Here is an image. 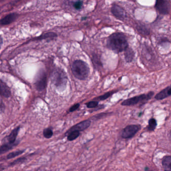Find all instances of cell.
<instances>
[{
	"instance_id": "cell-17",
	"label": "cell",
	"mask_w": 171,
	"mask_h": 171,
	"mask_svg": "<svg viewBox=\"0 0 171 171\" xmlns=\"http://www.w3.org/2000/svg\"><path fill=\"white\" fill-rule=\"evenodd\" d=\"M137 30L141 34L144 35H147L150 33V30L149 29L147 28L146 25L144 24H138L137 27Z\"/></svg>"
},
{
	"instance_id": "cell-8",
	"label": "cell",
	"mask_w": 171,
	"mask_h": 171,
	"mask_svg": "<svg viewBox=\"0 0 171 171\" xmlns=\"http://www.w3.org/2000/svg\"><path fill=\"white\" fill-rule=\"evenodd\" d=\"M113 15L118 19L123 21L127 17V13L122 8L116 4L113 5L111 9Z\"/></svg>"
},
{
	"instance_id": "cell-7",
	"label": "cell",
	"mask_w": 171,
	"mask_h": 171,
	"mask_svg": "<svg viewBox=\"0 0 171 171\" xmlns=\"http://www.w3.org/2000/svg\"><path fill=\"white\" fill-rule=\"evenodd\" d=\"M155 8L160 14L167 15L171 9V4L169 0H156Z\"/></svg>"
},
{
	"instance_id": "cell-26",
	"label": "cell",
	"mask_w": 171,
	"mask_h": 171,
	"mask_svg": "<svg viewBox=\"0 0 171 171\" xmlns=\"http://www.w3.org/2000/svg\"><path fill=\"white\" fill-rule=\"evenodd\" d=\"M82 2L81 1H77L73 4V7L76 10H80L82 7Z\"/></svg>"
},
{
	"instance_id": "cell-11",
	"label": "cell",
	"mask_w": 171,
	"mask_h": 171,
	"mask_svg": "<svg viewBox=\"0 0 171 171\" xmlns=\"http://www.w3.org/2000/svg\"><path fill=\"white\" fill-rule=\"evenodd\" d=\"M171 95V85L162 90L156 95L155 98L157 100H162Z\"/></svg>"
},
{
	"instance_id": "cell-2",
	"label": "cell",
	"mask_w": 171,
	"mask_h": 171,
	"mask_svg": "<svg viewBox=\"0 0 171 171\" xmlns=\"http://www.w3.org/2000/svg\"><path fill=\"white\" fill-rule=\"evenodd\" d=\"M72 72L75 78L84 80L88 78L90 72L88 64L84 61L77 60L73 62L71 67Z\"/></svg>"
},
{
	"instance_id": "cell-27",
	"label": "cell",
	"mask_w": 171,
	"mask_h": 171,
	"mask_svg": "<svg viewBox=\"0 0 171 171\" xmlns=\"http://www.w3.org/2000/svg\"><path fill=\"white\" fill-rule=\"evenodd\" d=\"M80 107V104H76L72 106L71 107H70L69 109V112H73L74 111H76V109H78L79 107Z\"/></svg>"
},
{
	"instance_id": "cell-18",
	"label": "cell",
	"mask_w": 171,
	"mask_h": 171,
	"mask_svg": "<svg viewBox=\"0 0 171 171\" xmlns=\"http://www.w3.org/2000/svg\"><path fill=\"white\" fill-rule=\"evenodd\" d=\"M157 121L155 118H151L149 121V124L147 126V130L149 131H153L155 130L157 127Z\"/></svg>"
},
{
	"instance_id": "cell-6",
	"label": "cell",
	"mask_w": 171,
	"mask_h": 171,
	"mask_svg": "<svg viewBox=\"0 0 171 171\" xmlns=\"http://www.w3.org/2000/svg\"><path fill=\"white\" fill-rule=\"evenodd\" d=\"M140 125H128L123 128L121 132V137L123 139H130L134 137L135 134L141 130Z\"/></svg>"
},
{
	"instance_id": "cell-23",
	"label": "cell",
	"mask_w": 171,
	"mask_h": 171,
	"mask_svg": "<svg viewBox=\"0 0 171 171\" xmlns=\"http://www.w3.org/2000/svg\"><path fill=\"white\" fill-rule=\"evenodd\" d=\"M53 134V131L51 128H45L43 130V135L46 139H50L52 137Z\"/></svg>"
},
{
	"instance_id": "cell-5",
	"label": "cell",
	"mask_w": 171,
	"mask_h": 171,
	"mask_svg": "<svg viewBox=\"0 0 171 171\" xmlns=\"http://www.w3.org/2000/svg\"><path fill=\"white\" fill-rule=\"evenodd\" d=\"M47 76L43 70L40 71L36 76L35 86L38 91H42L45 88L47 84Z\"/></svg>"
},
{
	"instance_id": "cell-10",
	"label": "cell",
	"mask_w": 171,
	"mask_h": 171,
	"mask_svg": "<svg viewBox=\"0 0 171 171\" xmlns=\"http://www.w3.org/2000/svg\"><path fill=\"white\" fill-rule=\"evenodd\" d=\"M18 17L19 15L16 13L9 14L4 17V18H2L1 20L0 23L2 25H9L14 22L18 18Z\"/></svg>"
},
{
	"instance_id": "cell-25",
	"label": "cell",
	"mask_w": 171,
	"mask_h": 171,
	"mask_svg": "<svg viewBox=\"0 0 171 171\" xmlns=\"http://www.w3.org/2000/svg\"><path fill=\"white\" fill-rule=\"evenodd\" d=\"M26 160V158H19V159H17L16 160H15L14 162L11 163L10 165H11V166H14V165H18V164H22V163L24 162Z\"/></svg>"
},
{
	"instance_id": "cell-16",
	"label": "cell",
	"mask_w": 171,
	"mask_h": 171,
	"mask_svg": "<svg viewBox=\"0 0 171 171\" xmlns=\"http://www.w3.org/2000/svg\"><path fill=\"white\" fill-rule=\"evenodd\" d=\"M16 145V144H9V143L4 144L2 145V146H1V148H0V153H1V155L5 153L9 150H11Z\"/></svg>"
},
{
	"instance_id": "cell-3",
	"label": "cell",
	"mask_w": 171,
	"mask_h": 171,
	"mask_svg": "<svg viewBox=\"0 0 171 171\" xmlns=\"http://www.w3.org/2000/svg\"><path fill=\"white\" fill-rule=\"evenodd\" d=\"M51 80L54 86L59 90L65 89L67 84V77L65 72L59 68L54 70L51 74Z\"/></svg>"
},
{
	"instance_id": "cell-21",
	"label": "cell",
	"mask_w": 171,
	"mask_h": 171,
	"mask_svg": "<svg viewBox=\"0 0 171 171\" xmlns=\"http://www.w3.org/2000/svg\"><path fill=\"white\" fill-rule=\"evenodd\" d=\"M114 93V91L109 92V93H106L104 95H102V96H98L97 97L95 98L94 100H100V101L104 100H107V98H109L110 96H111Z\"/></svg>"
},
{
	"instance_id": "cell-20",
	"label": "cell",
	"mask_w": 171,
	"mask_h": 171,
	"mask_svg": "<svg viewBox=\"0 0 171 171\" xmlns=\"http://www.w3.org/2000/svg\"><path fill=\"white\" fill-rule=\"evenodd\" d=\"M56 37H57V34L56 33L54 32H49L40 36L38 39L40 40L46 39L49 38H53Z\"/></svg>"
},
{
	"instance_id": "cell-28",
	"label": "cell",
	"mask_w": 171,
	"mask_h": 171,
	"mask_svg": "<svg viewBox=\"0 0 171 171\" xmlns=\"http://www.w3.org/2000/svg\"><path fill=\"white\" fill-rule=\"evenodd\" d=\"M170 135H171V131L170 132Z\"/></svg>"
},
{
	"instance_id": "cell-24",
	"label": "cell",
	"mask_w": 171,
	"mask_h": 171,
	"mask_svg": "<svg viewBox=\"0 0 171 171\" xmlns=\"http://www.w3.org/2000/svg\"><path fill=\"white\" fill-rule=\"evenodd\" d=\"M86 107L88 109H93V108H96L97 107L98 105V102L96 100L95 101H92V102H88L87 104H86Z\"/></svg>"
},
{
	"instance_id": "cell-13",
	"label": "cell",
	"mask_w": 171,
	"mask_h": 171,
	"mask_svg": "<svg viewBox=\"0 0 171 171\" xmlns=\"http://www.w3.org/2000/svg\"><path fill=\"white\" fill-rule=\"evenodd\" d=\"M20 129V127H18V128H15L14 130H12L11 134H10L9 136H8L7 137V140L8 142V143L11 144H16L15 142H16V137H17Z\"/></svg>"
},
{
	"instance_id": "cell-22",
	"label": "cell",
	"mask_w": 171,
	"mask_h": 171,
	"mask_svg": "<svg viewBox=\"0 0 171 171\" xmlns=\"http://www.w3.org/2000/svg\"><path fill=\"white\" fill-rule=\"evenodd\" d=\"M24 152V150L22 151H13L11 152L10 153H9L7 156V159H11L14 158L15 157H17L18 156L21 155Z\"/></svg>"
},
{
	"instance_id": "cell-14",
	"label": "cell",
	"mask_w": 171,
	"mask_h": 171,
	"mask_svg": "<svg viewBox=\"0 0 171 171\" xmlns=\"http://www.w3.org/2000/svg\"><path fill=\"white\" fill-rule=\"evenodd\" d=\"M135 57V53L132 48H128L125 50V58L126 62L128 63L131 62L133 60Z\"/></svg>"
},
{
	"instance_id": "cell-15",
	"label": "cell",
	"mask_w": 171,
	"mask_h": 171,
	"mask_svg": "<svg viewBox=\"0 0 171 171\" xmlns=\"http://www.w3.org/2000/svg\"><path fill=\"white\" fill-rule=\"evenodd\" d=\"M162 166L165 171H171V156H166L162 160Z\"/></svg>"
},
{
	"instance_id": "cell-19",
	"label": "cell",
	"mask_w": 171,
	"mask_h": 171,
	"mask_svg": "<svg viewBox=\"0 0 171 171\" xmlns=\"http://www.w3.org/2000/svg\"><path fill=\"white\" fill-rule=\"evenodd\" d=\"M67 139L69 141H72L76 139L80 135V132L79 131H73L68 134Z\"/></svg>"
},
{
	"instance_id": "cell-4",
	"label": "cell",
	"mask_w": 171,
	"mask_h": 171,
	"mask_svg": "<svg viewBox=\"0 0 171 171\" xmlns=\"http://www.w3.org/2000/svg\"><path fill=\"white\" fill-rule=\"evenodd\" d=\"M153 95V91H150L147 94H143L125 100L121 104L123 106H133L139 104V102H145L151 100Z\"/></svg>"
},
{
	"instance_id": "cell-1",
	"label": "cell",
	"mask_w": 171,
	"mask_h": 171,
	"mask_svg": "<svg viewBox=\"0 0 171 171\" xmlns=\"http://www.w3.org/2000/svg\"><path fill=\"white\" fill-rule=\"evenodd\" d=\"M107 48L116 53L125 51L128 47L127 38L122 33L111 34L107 40Z\"/></svg>"
},
{
	"instance_id": "cell-9",
	"label": "cell",
	"mask_w": 171,
	"mask_h": 171,
	"mask_svg": "<svg viewBox=\"0 0 171 171\" xmlns=\"http://www.w3.org/2000/svg\"><path fill=\"white\" fill-rule=\"evenodd\" d=\"M90 124H91V121L88 119L81 121L78 124L75 125L74 126L72 127L71 128H70L69 130H68L66 133V135H68L69 134L70 132H73V131H79V132L83 131L86 130V129L90 127Z\"/></svg>"
},
{
	"instance_id": "cell-12",
	"label": "cell",
	"mask_w": 171,
	"mask_h": 171,
	"mask_svg": "<svg viewBox=\"0 0 171 171\" xmlns=\"http://www.w3.org/2000/svg\"><path fill=\"white\" fill-rule=\"evenodd\" d=\"M0 86L1 95L5 98H9L11 95V91L9 87L4 82H3L2 80L1 81Z\"/></svg>"
}]
</instances>
